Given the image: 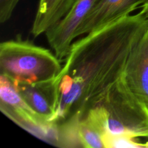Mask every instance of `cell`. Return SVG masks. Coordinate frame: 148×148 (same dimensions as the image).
Listing matches in <instances>:
<instances>
[{"instance_id":"1","label":"cell","mask_w":148,"mask_h":148,"mask_svg":"<svg viewBox=\"0 0 148 148\" xmlns=\"http://www.w3.org/2000/svg\"><path fill=\"white\" fill-rule=\"evenodd\" d=\"M147 30L148 20L140 11L73 42L54 79L59 95L56 123L84 116L122 76L130 53Z\"/></svg>"},{"instance_id":"2","label":"cell","mask_w":148,"mask_h":148,"mask_svg":"<svg viewBox=\"0 0 148 148\" xmlns=\"http://www.w3.org/2000/svg\"><path fill=\"white\" fill-rule=\"evenodd\" d=\"M61 61L54 52L20 37L0 43V73L14 84L54 79L62 70Z\"/></svg>"},{"instance_id":"3","label":"cell","mask_w":148,"mask_h":148,"mask_svg":"<svg viewBox=\"0 0 148 148\" xmlns=\"http://www.w3.org/2000/svg\"><path fill=\"white\" fill-rule=\"evenodd\" d=\"M95 104L105 114L107 137L148 139V106L132 92L122 76L102 94Z\"/></svg>"},{"instance_id":"4","label":"cell","mask_w":148,"mask_h":148,"mask_svg":"<svg viewBox=\"0 0 148 148\" xmlns=\"http://www.w3.org/2000/svg\"><path fill=\"white\" fill-rule=\"evenodd\" d=\"M0 110L25 131L48 143L59 144V124L47 122L39 116L22 98L15 85L0 76Z\"/></svg>"},{"instance_id":"5","label":"cell","mask_w":148,"mask_h":148,"mask_svg":"<svg viewBox=\"0 0 148 148\" xmlns=\"http://www.w3.org/2000/svg\"><path fill=\"white\" fill-rule=\"evenodd\" d=\"M101 0H76L67 14L46 35L48 43L60 60L65 59L75 38V32Z\"/></svg>"},{"instance_id":"6","label":"cell","mask_w":148,"mask_h":148,"mask_svg":"<svg viewBox=\"0 0 148 148\" xmlns=\"http://www.w3.org/2000/svg\"><path fill=\"white\" fill-rule=\"evenodd\" d=\"M54 79L36 83L14 84L30 108L50 123H56L59 106L58 87Z\"/></svg>"},{"instance_id":"7","label":"cell","mask_w":148,"mask_h":148,"mask_svg":"<svg viewBox=\"0 0 148 148\" xmlns=\"http://www.w3.org/2000/svg\"><path fill=\"white\" fill-rule=\"evenodd\" d=\"M148 0H101L75 32V38L101 28L141 8Z\"/></svg>"},{"instance_id":"8","label":"cell","mask_w":148,"mask_h":148,"mask_svg":"<svg viewBox=\"0 0 148 148\" xmlns=\"http://www.w3.org/2000/svg\"><path fill=\"white\" fill-rule=\"evenodd\" d=\"M122 77L132 92L148 106V30L130 53Z\"/></svg>"},{"instance_id":"9","label":"cell","mask_w":148,"mask_h":148,"mask_svg":"<svg viewBox=\"0 0 148 148\" xmlns=\"http://www.w3.org/2000/svg\"><path fill=\"white\" fill-rule=\"evenodd\" d=\"M78 134L81 146L85 148H106L108 135L105 114L98 105L88 110L78 124Z\"/></svg>"},{"instance_id":"10","label":"cell","mask_w":148,"mask_h":148,"mask_svg":"<svg viewBox=\"0 0 148 148\" xmlns=\"http://www.w3.org/2000/svg\"><path fill=\"white\" fill-rule=\"evenodd\" d=\"M76 0H40L32 25L31 33L36 38L56 26L73 7Z\"/></svg>"},{"instance_id":"11","label":"cell","mask_w":148,"mask_h":148,"mask_svg":"<svg viewBox=\"0 0 148 148\" xmlns=\"http://www.w3.org/2000/svg\"><path fill=\"white\" fill-rule=\"evenodd\" d=\"M20 0H0V23H5L11 18Z\"/></svg>"},{"instance_id":"12","label":"cell","mask_w":148,"mask_h":148,"mask_svg":"<svg viewBox=\"0 0 148 148\" xmlns=\"http://www.w3.org/2000/svg\"><path fill=\"white\" fill-rule=\"evenodd\" d=\"M141 12L145 14V16L146 17V18L148 20V1L142 6Z\"/></svg>"}]
</instances>
